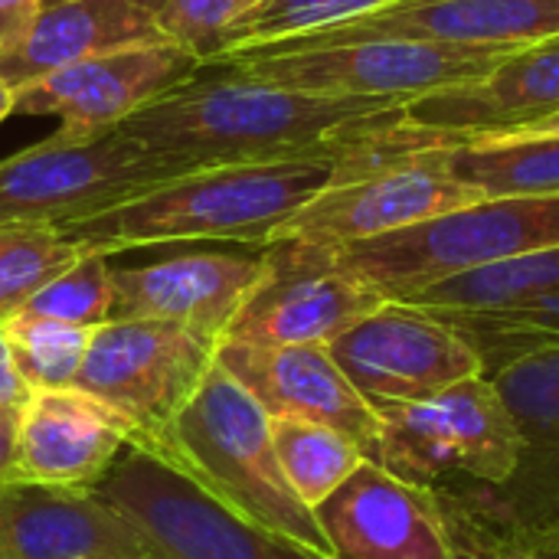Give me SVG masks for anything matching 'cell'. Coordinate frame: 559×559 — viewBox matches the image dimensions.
I'll return each instance as SVG.
<instances>
[{
  "label": "cell",
  "mask_w": 559,
  "mask_h": 559,
  "mask_svg": "<svg viewBox=\"0 0 559 559\" xmlns=\"http://www.w3.org/2000/svg\"><path fill=\"white\" fill-rule=\"evenodd\" d=\"M262 275V246L180 249L144 265H111V321H170L223 341Z\"/></svg>",
  "instance_id": "obj_15"
},
{
  "label": "cell",
  "mask_w": 559,
  "mask_h": 559,
  "mask_svg": "<svg viewBox=\"0 0 559 559\" xmlns=\"http://www.w3.org/2000/svg\"><path fill=\"white\" fill-rule=\"evenodd\" d=\"M449 518V514H445ZM459 559H559V531L534 537H498L449 518Z\"/></svg>",
  "instance_id": "obj_31"
},
{
  "label": "cell",
  "mask_w": 559,
  "mask_h": 559,
  "mask_svg": "<svg viewBox=\"0 0 559 559\" xmlns=\"http://www.w3.org/2000/svg\"><path fill=\"white\" fill-rule=\"evenodd\" d=\"M504 52L495 46H459L426 39H364L321 49H249L216 62L278 88L331 98H396L485 75Z\"/></svg>",
  "instance_id": "obj_8"
},
{
  "label": "cell",
  "mask_w": 559,
  "mask_h": 559,
  "mask_svg": "<svg viewBox=\"0 0 559 559\" xmlns=\"http://www.w3.org/2000/svg\"><path fill=\"white\" fill-rule=\"evenodd\" d=\"M92 495L134 527L151 559H328L252 524L134 445L118 455Z\"/></svg>",
  "instance_id": "obj_6"
},
{
  "label": "cell",
  "mask_w": 559,
  "mask_h": 559,
  "mask_svg": "<svg viewBox=\"0 0 559 559\" xmlns=\"http://www.w3.org/2000/svg\"><path fill=\"white\" fill-rule=\"evenodd\" d=\"M557 33L559 0H396L360 20L259 49H321L364 39H426L518 49Z\"/></svg>",
  "instance_id": "obj_18"
},
{
  "label": "cell",
  "mask_w": 559,
  "mask_h": 559,
  "mask_svg": "<svg viewBox=\"0 0 559 559\" xmlns=\"http://www.w3.org/2000/svg\"><path fill=\"white\" fill-rule=\"evenodd\" d=\"M46 0H0V43H7L16 29H23Z\"/></svg>",
  "instance_id": "obj_34"
},
{
  "label": "cell",
  "mask_w": 559,
  "mask_h": 559,
  "mask_svg": "<svg viewBox=\"0 0 559 559\" xmlns=\"http://www.w3.org/2000/svg\"><path fill=\"white\" fill-rule=\"evenodd\" d=\"M554 246H559V193L481 197L426 223L341 246V252L386 301H406L449 275Z\"/></svg>",
  "instance_id": "obj_4"
},
{
  "label": "cell",
  "mask_w": 559,
  "mask_h": 559,
  "mask_svg": "<svg viewBox=\"0 0 559 559\" xmlns=\"http://www.w3.org/2000/svg\"><path fill=\"white\" fill-rule=\"evenodd\" d=\"M265 0H157V26L164 39L187 46L203 62L219 49L223 36Z\"/></svg>",
  "instance_id": "obj_30"
},
{
  "label": "cell",
  "mask_w": 559,
  "mask_h": 559,
  "mask_svg": "<svg viewBox=\"0 0 559 559\" xmlns=\"http://www.w3.org/2000/svg\"><path fill=\"white\" fill-rule=\"evenodd\" d=\"M160 39L147 0H56L0 43V79L16 92L82 59Z\"/></svg>",
  "instance_id": "obj_22"
},
{
  "label": "cell",
  "mask_w": 559,
  "mask_h": 559,
  "mask_svg": "<svg viewBox=\"0 0 559 559\" xmlns=\"http://www.w3.org/2000/svg\"><path fill=\"white\" fill-rule=\"evenodd\" d=\"M216 364L242 383L269 419H308L350 436L364 455L377 439L380 419L354 390L324 344H233L219 341Z\"/></svg>",
  "instance_id": "obj_17"
},
{
  "label": "cell",
  "mask_w": 559,
  "mask_h": 559,
  "mask_svg": "<svg viewBox=\"0 0 559 559\" xmlns=\"http://www.w3.org/2000/svg\"><path fill=\"white\" fill-rule=\"evenodd\" d=\"M396 98H331L269 85L229 62H203L187 82L118 124L138 147L197 167L331 157L400 121Z\"/></svg>",
  "instance_id": "obj_1"
},
{
  "label": "cell",
  "mask_w": 559,
  "mask_h": 559,
  "mask_svg": "<svg viewBox=\"0 0 559 559\" xmlns=\"http://www.w3.org/2000/svg\"><path fill=\"white\" fill-rule=\"evenodd\" d=\"M151 455L197 481L219 504L331 559L314 511L292 491L272 442V419L219 364L177 413Z\"/></svg>",
  "instance_id": "obj_3"
},
{
  "label": "cell",
  "mask_w": 559,
  "mask_h": 559,
  "mask_svg": "<svg viewBox=\"0 0 559 559\" xmlns=\"http://www.w3.org/2000/svg\"><path fill=\"white\" fill-rule=\"evenodd\" d=\"M449 164L481 197L559 193V134L501 144H452Z\"/></svg>",
  "instance_id": "obj_24"
},
{
  "label": "cell",
  "mask_w": 559,
  "mask_h": 559,
  "mask_svg": "<svg viewBox=\"0 0 559 559\" xmlns=\"http://www.w3.org/2000/svg\"><path fill=\"white\" fill-rule=\"evenodd\" d=\"M82 255L88 249L56 226H0V321Z\"/></svg>",
  "instance_id": "obj_26"
},
{
  "label": "cell",
  "mask_w": 559,
  "mask_h": 559,
  "mask_svg": "<svg viewBox=\"0 0 559 559\" xmlns=\"http://www.w3.org/2000/svg\"><path fill=\"white\" fill-rule=\"evenodd\" d=\"M449 147L452 144L396 151L350 177L334 180L295 216H288L272 239L298 236L331 246H350L481 200L475 187L455 177L449 164Z\"/></svg>",
  "instance_id": "obj_12"
},
{
  "label": "cell",
  "mask_w": 559,
  "mask_h": 559,
  "mask_svg": "<svg viewBox=\"0 0 559 559\" xmlns=\"http://www.w3.org/2000/svg\"><path fill=\"white\" fill-rule=\"evenodd\" d=\"M16 426H20V413L0 409V485L20 481L16 478Z\"/></svg>",
  "instance_id": "obj_33"
},
{
  "label": "cell",
  "mask_w": 559,
  "mask_h": 559,
  "mask_svg": "<svg viewBox=\"0 0 559 559\" xmlns=\"http://www.w3.org/2000/svg\"><path fill=\"white\" fill-rule=\"evenodd\" d=\"M334 170L331 157L197 167L56 229L105 255L190 242L265 246L288 216L331 187Z\"/></svg>",
  "instance_id": "obj_2"
},
{
  "label": "cell",
  "mask_w": 559,
  "mask_h": 559,
  "mask_svg": "<svg viewBox=\"0 0 559 559\" xmlns=\"http://www.w3.org/2000/svg\"><path fill=\"white\" fill-rule=\"evenodd\" d=\"M328 350L373 413L423 403L468 377H485L478 354L445 321L406 301H383Z\"/></svg>",
  "instance_id": "obj_13"
},
{
  "label": "cell",
  "mask_w": 559,
  "mask_h": 559,
  "mask_svg": "<svg viewBox=\"0 0 559 559\" xmlns=\"http://www.w3.org/2000/svg\"><path fill=\"white\" fill-rule=\"evenodd\" d=\"M559 292V246L491 262L449 275L416 295L406 305H416L429 314H481L518 308Z\"/></svg>",
  "instance_id": "obj_23"
},
{
  "label": "cell",
  "mask_w": 559,
  "mask_h": 559,
  "mask_svg": "<svg viewBox=\"0 0 559 559\" xmlns=\"http://www.w3.org/2000/svg\"><path fill=\"white\" fill-rule=\"evenodd\" d=\"M10 108H13V92H10V85L0 79V121L10 115Z\"/></svg>",
  "instance_id": "obj_36"
},
{
  "label": "cell",
  "mask_w": 559,
  "mask_h": 559,
  "mask_svg": "<svg viewBox=\"0 0 559 559\" xmlns=\"http://www.w3.org/2000/svg\"><path fill=\"white\" fill-rule=\"evenodd\" d=\"M390 3L396 0H265L223 36L219 49L206 62H216L246 49L285 43L295 36L321 33V29L360 20L373 10H383Z\"/></svg>",
  "instance_id": "obj_27"
},
{
  "label": "cell",
  "mask_w": 559,
  "mask_h": 559,
  "mask_svg": "<svg viewBox=\"0 0 559 559\" xmlns=\"http://www.w3.org/2000/svg\"><path fill=\"white\" fill-rule=\"evenodd\" d=\"M134 442L131 426L92 393H29L16 426V478L46 488L92 491Z\"/></svg>",
  "instance_id": "obj_20"
},
{
  "label": "cell",
  "mask_w": 559,
  "mask_h": 559,
  "mask_svg": "<svg viewBox=\"0 0 559 559\" xmlns=\"http://www.w3.org/2000/svg\"><path fill=\"white\" fill-rule=\"evenodd\" d=\"M29 400V386L23 383L16 364H13V354H10V341H7V331H3V321H0V409H10V413H20Z\"/></svg>",
  "instance_id": "obj_32"
},
{
  "label": "cell",
  "mask_w": 559,
  "mask_h": 559,
  "mask_svg": "<svg viewBox=\"0 0 559 559\" xmlns=\"http://www.w3.org/2000/svg\"><path fill=\"white\" fill-rule=\"evenodd\" d=\"M559 111V33L504 52L485 75L406 102L416 128L452 144L504 134Z\"/></svg>",
  "instance_id": "obj_19"
},
{
  "label": "cell",
  "mask_w": 559,
  "mask_h": 559,
  "mask_svg": "<svg viewBox=\"0 0 559 559\" xmlns=\"http://www.w3.org/2000/svg\"><path fill=\"white\" fill-rule=\"evenodd\" d=\"M518 432L521 459L498 488H436L449 518L498 537L559 531V347L540 350L491 377Z\"/></svg>",
  "instance_id": "obj_10"
},
{
  "label": "cell",
  "mask_w": 559,
  "mask_h": 559,
  "mask_svg": "<svg viewBox=\"0 0 559 559\" xmlns=\"http://www.w3.org/2000/svg\"><path fill=\"white\" fill-rule=\"evenodd\" d=\"M367 459L419 488H498L521 459L518 423L488 377H468L423 403L377 409Z\"/></svg>",
  "instance_id": "obj_5"
},
{
  "label": "cell",
  "mask_w": 559,
  "mask_h": 559,
  "mask_svg": "<svg viewBox=\"0 0 559 559\" xmlns=\"http://www.w3.org/2000/svg\"><path fill=\"white\" fill-rule=\"evenodd\" d=\"M16 314L52 318L79 328H102L111 321V255L88 252L46 282Z\"/></svg>",
  "instance_id": "obj_29"
},
{
  "label": "cell",
  "mask_w": 559,
  "mask_h": 559,
  "mask_svg": "<svg viewBox=\"0 0 559 559\" xmlns=\"http://www.w3.org/2000/svg\"><path fill=\"white\" fill-rule=\"evenodd\" d=\"M200 66L197 52L170 39L111 49L16 88L10 115L59 118L56 134L69 141L98 138L187 82Z\"/></svg>",
  "instance_id": "obj_14"
},
{
  "label": "cell",
  "mask_w": 559,
  "mask_h": 559,
  "mask_svg": "<svg viewBox=\"0 0 559 559\" xmlns=\"http://www.w3.org/2000/svg\"><path fill=\"white\" fill-rule=\"evenodd\" d=\"M0 559H151L134 527L92 491L0 485Z\"/></svg>",
  "instance_id": "obj_21"
},
{
  "label": "cell",
  "mask_w": 559,
  "mask_h": 559,
  "mask_svg": "<svg viewBox=\"0 0 559 559\" xmlns=\"http://www.w3.org/2000/svg\"><path fill=\"white\" fill-rule=\"evenodd\" d=\"M13 364L29 386L39 390H69L79 380V370L88 354L92 328L36 318V314H13L3 321Z\"/></svg>",
  "instance_id": "obj_28"
},
{
  "label": "cell",
  "mask_w": 559,
  "mask_h": 559,
  "mask_svg": "<svg viewBox=\"0 0 559 559\" xmlns=\"http://www.w3.org/2000/svg\"><path fill=\"white\" fill-rule=\"evenodd\" d=\"M187 170L138 147L118 128L82 141L52 131L0 160V226H66Z\"/></svg>",
  "instance_id": "obj_7"
},
{
  "label": "cell",
  "mask_w": 559,
  "mask_h": 559,
  "mask_svg": "<svg viewBox=\"0 0 559 559\" xmlns=\"http://www.w3.org/2000/svg\"><path fill=\"white\" fill-rule=\"evenodd\" d=\"M46 3H56V0H46ZM147 3H151V7L157 10V0H147Z\"/></svg>",
  "instance_id": "obj_37"
},
{
  "label": "cell",
  "mask_w": 559,
  "mask_h": 559,
  "mask_svg": "<svg viewBox=\"0 0 559 559\" xmlns=\"http://www.w3.org/2000/svg\"><path fill=\"white\" fill-rule=\"evenodd\" d=\"M272 442L292 491L311 511L367 462L350 436L308 419H272Z\"/></svg>",
  "instance_id": "obj_25"
},
{
  "label": "cell",
  "mask_w": 559,
  "mask_h": 559,
  "mask_svg": "<svg viewBox=\"0 0 559 559\" xmlns=\"http://www.w3.org/2000/svg\"><path fill=\"white\" fill-rule=\"evenodd\" d=\"M559 134V111L557 115H547L540 121H531V124H521L514 131H504V134H488V138H478V141H468V144H501V141H531V138H554Z\"/></svg>",
  "instance_id": "obj_35"
},
{
  "label": "cell",
  "mask_w": 559,
  "mask_h": 559,
  "mask_svg": "<svg viewBox=\"0 0 559 559\" xmlns=\"http://www.w3.org/2000/svg\"><path fill=\"white\" fill-rule=\"evenodd\" d=\"M314 518L331 559H459L439 495L370 459L314 508Z\"/></svg>",
  "instance_id": "obj_16"
},
{
  "label": "cell",
  "mask_w": 559,
  "mask_h": 559,
  "mask_svg": "<svg viewBox=\"0 0 559 559\" xmlns=\"http://www.w3.org/2000/svg\"><path fill=\"white\" fill-rule=\"evenodd\" d=\"M219 341L170 321H105L92 331L75 386L115 409L151 452L216 364Z\"/></svg>",
  "instance_id": "obj_9"
},
{
  "label": "cell",
  "mask_w": 559,
  "mask_h": 559,
  "mask_svg": "<svg viewBox=\"0 0 559 559\" xmlns=\"http://www.w3.org/2000/svg\"><path fill=\"white\" fill-rule=\"evenodd\" d=\"M383 301L386 298L347 265L341 246L285 236L262 246V275L223 341L328 347Z\"/></svg>",
  "instance_id": "obj_11"
}]
</instances>
